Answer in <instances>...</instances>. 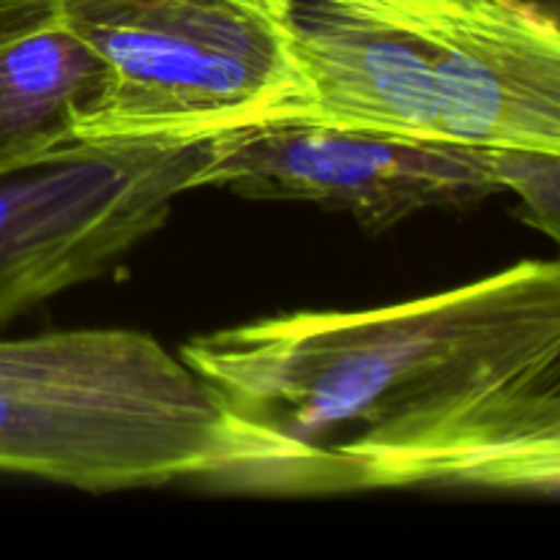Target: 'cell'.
I'll return each mask as SVG.
<instances>
[{
	"instance_id": "cell-1",
	"label": "cell",
	"mask_w": 560,
	"mask_h": 560,
	"mask_svg": "<svg viewBox=\"0 0 560 560\" xmlns=\"http://www.w3.org/2000/svg\"><path fill=\"white\" fill-rule=\"evenodd\" d=\"M224 413L197 481L238 495L560 487V266L195 337Z\"/></svg>"
},
{
	"instance_id": "cell-2",
	"label": "cell",
	"mask_w": 560,
	"mask_h": 560,
	"mask_svg": "<svg viewBox=\"0 0 560 560\" xmlns=\"http://www.w3.org/2000/svg\"><path fill=\"white\" fill-rule=\"evenodd\" d=\"M104 63L74 140H202L310 120L290 0H52Z\"/></svg>"
},
{
	"instance_id": "cell-3",
	"label": "cell",
	"mask_w": 560,
	"mask_h": 560,
	"mask_svg": "<svg viewBox=\"0 0 560 560\" xmlns=\"http://www.w3.org/2000/svg\"><path fill=\"white\" fill-rule=\"evenodd\" d=\"M213 145L74 140L0 170V328L118 266L195 189Z\"/></svg>"
},
{
	"instance_id": "cell-4",
	"label": "cell",
	"mask_w": 560,
	"mask_h": 560,
	"mask_svg": "<svg viewBox=\"0 0 560 560\" xmlns=\"http://www.w3.org/2000/svg\"><path fill=\"white\" fill-rule=\"evenodd\" d=\"M195 189L249 200L317 202L370 233L432 208H470L498 195L492 148L408 140L293 120L219 135Z\"/></svg>"
},
{
	"instance_id": "cell-5",
	"label": "cell",
	"mask_w": 560,
	"mask_h": 560,
	"mask_svg": "<svg viewBox=\"0 0 560 560\" xmlns=\"http://www.w3.org/2000/svg\"><path fill=\"white\" fill-rule=\"evenodd\" d=\"M424 69L446 142L560 153V36L520 0H353Z\"/></svg>"
},
{
	"instance_id": "cell-6",
	"label": "cell",
	"mask_w": 560,
	"mask_h": 560,
	"mask_svg": "<svg viewBox=\"0 0 560 560\" xmlns=\"http://www.w3.org/2000/svg\"><path fill=\"white\" fill-rule=\"evenodd\" d=\"M222 427L224 413L0 397V474L88 492L197 481L213 463Z\"/></svg>"
},
{
	"instance_id": "cell-7",
	"label": "cell",
	"mask_w": 560,
	"mask_h": 560,
	"mask_svg": "<svg viewBox=\"0 0 560 560\" xmlns=\"http://www.w3.org/2000/svg\"><path fill=\"white\" fill-rule=\"evenodd\" d=\"M0 397L222 416L208 383L180 355L170 353L151 334L129 328L0 339Z\"/></svg>"
},
{
	"instance_id": "cell-8",
	"label": "cell",
	"mask_w": 560,
	"mask_h": 560,
	"mask_svg": "<svg viewBox=\"0 0 560 560\" xmlns=\"http://www.w3.org/2000/svg\"><path fill=\"white\" fill-rule=\"evenodd\" d=\"M104 63L58 16L0 38V170L74 142Z\"/></svg>"
},
{
	"instance_id": "cell-9",
	"label": "cell",
	"mask_w": 560,
	"mask_h": 560,
	"mask_svg": "<svg viewBox=\"0 0 560 560\" xmlns=\"http://www.w3.org/2000/svg\"><path fill=\"white\" fill-rule=\"evenodd\" d=\"M501 189L517 191L530 224L556 238L560 228V153L492 148Z\"/></svg>"
},
{
	"instance_id": "cell-10",
	"label": "cell",
	"mask_w": 560,
	"mask_h": 560,
	"mask_svg": "<svg viewBox=\"0 0 560 560\" xmlns=\"http://www.w3.org/2000/svg\"><path fill=\"white\" fill-rule=\"evenodd\" d=\"M52 0H0V38L52 16Z\"/></svg>"
}]
</instances>
